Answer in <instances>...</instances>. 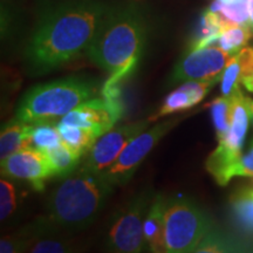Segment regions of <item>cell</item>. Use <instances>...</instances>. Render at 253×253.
<instances>
[{
  "mask_svg": "<svg viewBox=\"0 0 253 253\" xmlns=\"http://www.w3.org/2000/svg\"><path fill=\"white\" fill-rule=\"evenodd\" d=\"M108 7L101 0H66L48 9L27 46L32 69L49 72L86 52Z\"/></svg>",
  "mask_w": 253,
  "mask_h": 253,
  "instance_id": "6da1fadb",
  "label": "cell"
},
{
  "mask_svg": "<svg viewBox=\"0 0 253 253\" xmlns=\"http://www.w3.org/2000/svg\"><path fill=\"white\" fill-rule=\"evenodd\" d=\"M122 114V102L110 101L101 96L100 99H90L81 103L60 119L59 122L89 129L99 138L104 132L114 128Z\"/></svg>",
  "mask_w": 253,
  "mask_h": 253,
  "instance_id": "8fae6325",
  "label": "cell"
},
{
  "mask_svg": "<svg viewBox=\"0 0 253 253\" xmlns=\"http://www.w3.org/2000/svg\"><path fill=\"white\" fill-rule=\"evenodd\" d=\"M166 199L162 195L154 196L144 219V238L151 252H167Z\"/></svg>",
  "mask_w": 253,
  "mask_h": 253,
  "instance_id": "4fadbf2b",
  "label": "cell"
},
{
  "mask_svg": "<svg viewBox=\"0 0 253 253\" xmlns=\"http://www.w3.org/2000/svg\"><path fill=\"white\" fill-rule=\"evenodd\" d=\"M62 143L61 135L54 122L33 123L31 134V148L48 151Z\"/></svg>",
  "mask_w": 253,
  "mask_h": 253,
  "instance_id": "44dd1931",
  "label": "cell"
},
{
  "mask_svg": "<svg viewBox=\"0 0 253 253\" xmlns=\"http://www.w3.org/2000/svg\"><path fill=\"white\" fill-rule=\"evenodd\" d=\"M46 153L48 155L53 172L56 177H67L68 175H72L73 171L77 169L81 158L80 155L73 151L63 142Z\"/></svg>",
  "mask_w": 253,
  "mask_h": 253,
  "instance_id": "ffe728a7",
  "label": "cell"
},
{
  "mask_svg": "<svg viewBox=\"0 0 253 253\" xmlns=\"http://www.w3.org/2000/svg\"><path fill=\"white\" fill-rule=\"evenodd\" d=\"M210 107L217 140L220 141L221 138L225 137L231 125L233 108L232 95L231 96H224V95H221L220 97H217V99H214L210 103Z\"/></svg>",
  "mask_w": 253,
  "mask_h": 253,
  "instance_id": "7402d4cb",
  "label": "cell"
},
{
  "mask_svg": "<svg viewBox=\"0 0 253 253\" xmlns=\"http://www.w3.org/2000/svg\"><path fill=\"white\" fill-rule=\"evenodd\" d=\"M154 196L141 192L116 212L110 221L106 238L108 251L118 253H138L144 251V219Z\"/></svg>",
  "mask_w": 253,
  "mask_h": 253,
  "instance_id": "8992f818",
  "label": "cell"
},
{
  "mask_svg": "<svg viewBox=\"0 0 253 253\" xmlns=\"http://www.w3.org/2000/svg\"><path fill=\"white\" fill-rule=\"evenodd\" d=\"M181 119H170L147 129L126 144L118 160L107 170L106 176L114 185H125L156 144L175 126Z\"/></svg>",
  "mask_w": 253,
  "mask_h": 253,
  "instance_id": "52a82bcc",
  "label": "cell"
},
{
  "mask_svg": "<svg viewBox=\"0 0 253 253\" xmlns=\"http://www.w3.org/2000/svg\"><path fill=\"white\" fill-rule=\"evenodd\" d=\"M1 176L25 181L36 191H42L45 182L54 172L47 153L37 148H25L1 160Z\"/></svg>",
  "mask_w": 253,
  "mask_h": 253,
  "instance_id": "30bf717a",
  "label": "cell"
},
{
  "mask_svg": "<svg viewBox=\"0 0 253 253\" xmlns=\"http://www.w3.org/2000/svg\"><path fill=\"white\" fill-rule=\"evenodd\" d=\"M235 177H253V142L245 155H242L235 168Z\"/></svg>",
  "mask_w": 253,
  "mask_h": 253,
  "instance_id": "4316f807",
  "label": "cell"
},
{
  "mask_svg": "<svg viewBox=\"0 0 253 253\" xmlns=\"http://www.w3.org/2000/svg\"><path fill=\"white\" fill-rule=\"evenodd\" d=\"M242 84L245 87L246 90H249L250 93H253V69L249 73V74L243 77Z\"/></svg>",
  "mask_w": 253,
  "mask_h": 253,
  "instance_id": "83f0119b",
  "label": "cell"
},
{
  "mask_svg": "<svg viewBox=\"0 0 253 253\" xmlns=\"http://www.w3.org/2000/svg\"><path fill=\"white\" fill-rule=\"evenodd\" d=\"M211 229L202 209L186 198L166 202V240L168 253L195 252Z\"/></svg>",
  "mask_w": 253,
  "mask_h": 253,
  "instance_id": "5b68a950",
  "label": "cell"
},
{
  "mask_svg": "<svg viewBox=\"0 0 253 253\" xmlns=\"http://www.w3.org/2000/svg\"><path fill=\"white\" fill-rule=\"evenodd\" d=\"M233 55L217 46L189 50L176 63L169 78V84L188 81L218 82L221 80L223 73Z\"/></svg>",
  "mask_w": 253,
  "mask_h": 253,
  "instance_id": "ba28073f",
  "label": "cell"
},
{
  "mask_svg": "<svg viewBox=\"0 0 253 253\" xmlns=\"http://www.w3.org/2000/svg\"><path fill=\"white\" fill-rule=\"evenodd\" d=\"M216 81H188L181 87L172 90L164 100L160 109L149 120L151 122L164 116L192 108L207 96L209 90L216 84Z\"/></svg>",
  "mask_w": 253,
  "mask_h": 253,
  "instance_id": "7c38bea8",
  "label": "cell"
},
{
  "mask_svg": "<svg viewBox=\"0 0 253 253\" xmlns=\"http://www.w3.org/2000/svg\"><path fill=\"white\" fill-rule=\"evenodd\" d=\"M250 184L253 185V177H251V183H250Z\"/></svg>",
  "mask_w": 253,
  "mask_h": 253,
  "instance_id": "1f68e13d",
  "label": "cell"
},
{
  "mask_svg": "<svg viewBox=\"0 0 253 253\" xmlns=\"http://www.w3.org/2000/svg\"><path fill=\"white\" fill-rule=\"evenodd\" d=\"M226 249H229V246L226 245L225 239H223L219 235L214 233L213 230H211L204 237L195 252H224L227 251Z\"/></svg>",
  "mask_w": 253,
  "mask_h": 253,
  "instance_id": "484cf974",
  "label": "cell"
},
{
  "mask_svg": "<svg viewBox=\"0 0 253 253\" xmlns=\"http://www.w3.org/2000/svg\"><path fill=\"white\" fill-rule=\"evenodd\" d=\"M242 79L243 68L236 53V54L232 56V59H231L229 65L226 66L225 71L223 73V77H221V95H224V96H231L235 91L240 89Z\"/></svg>",
  "mask_w": 253,
  "mask_h": 253,
  "instance_id": "603a6c76",
  "label": "cell"
},
{
  "mask_svg": "<svg viewBox=\"0 0 253 253\" xmlns=\"http://www.w3.org/2000/svg\"><path fill=\"white\" fill-rule=\"evenodd\" d=\"M14 1H17V0H1V6L8 5V4H11V2H14Z\"/></svg>",
  "mask_w": 253,
  "mask_h": 253,
  "instance_id": "4dcf8cb0",
  "label": "cell"
},
{
  "mask_svg": "<svg viewBox=\"0 0 253 253\" xmlns=\"http://www.w3.org/2000/svg\"><path fill=\"white\" fill-rule=\"evenodd\" d=\"M113 188L114 184L104 172L81 168L52 192L45 214L23 233L26 236L60 235L89 226L99 216Z\"/></svg>",
  "mask_w": 253,
  "mask_h": 253,
  "instance_id": "3957f363",
  "label": "cell"
},
{
  "mask_svg": "<svg viewBox=\"0 0 253 253\" xmlns=\"http://www.w3.org/2000/svg\"><path fill=\"white\" fill-rule=\"evenodd\" d=\"M17 205V189L8 178L2 177L0 181V220H7L15 212Z\"/></svg>",
  "mask_w": 253,
  "mask_h": 253,
  "instance_id": "cb8c5ba5",
  "label": "cell"
},
{
  "mask_svg": "<svg viewBox=\"0 0 253 253\" xmlns=\"http://www.w3.org/2000/svg\"><path fill=\"white\" fill-rule=\"evenodd\" d=\"M33 123H26L14 118L5 123L0 134V157L1 160L17 151L31 148V134Z\"/></svg>",
  "mask_w": 253,
  "mask_h": 253,
  "instance_id": "5bb4252c",
  "label": "cell"
},
{
  "mask_svg": "<svg viewBox=\"0 0 253 253\" xmlns=\"http://www.w3.org/2000/svg\"><path fill=\"white\" fill-rule=\"evenodd\" d=\"M147 20L134 2L109 6L86 53L97 67L109 73L104 84L121 86L137 68L147 41Z\"/></svg>",
  "mask_w": 253,
  "mask_h": 253,
  "instance_id": "7a4b0ae2",
  "label": "cell"
},
{
  "mask_svg": "<svg viewBox=\"0 0 253 253\" xmlns=\"http://www.w3.org/2000/svg\"><path fill=\"white\" fill-rule=\"evenodd\" d=\"M150 122L149 119L142 120L121 126H114L104 132L91 145L81 168L95 172H106L118 160L126 144L141 132L147 130Z\"/></svg>",
  "mask_w": 253,
  "mask_h": 253,
  "instance_id": "9c48e42d",
  "label": "cell"
},
{
  "mask_svg": "<svg viewBox=\"0 0 253 253\" xmlns=\"http://www.w3.org/2000/svg\"><path fill=\"white\" fill-rule=\"evenodd\" d=\"M56 126H58L63 143L81 157L89 151L91 145L97 140V136L89 129L62 125L60 122L56 123Z\"/></svg>",
  "mask_w": 253,
  "mask_h": 253,
  "instance_id": "2e32d148",
  "label": "cell"
},
{
  "mask_svg": "<svg viewBox=\"0 0 253 253\" xmlns=\"http://www.w3.org/2000/svg\"><path fill=\"white\" fill-rule=\"evenodd\" d=\"M249 13H250V26L253 30V0H249Z\"/></svg>",
  "mask_w": 253,
  "mask_h": 253,
  "instance_id": "f546056e",
  "label": "cell"
},
{
  "mask_svg": "<svg viewBox=\"0 0 253 253\" xmlns=\"http://www.w3.org/2000/svg\"><path fill=\"white\" fill-rule=\"evenodd\" d=\"M231 209L233 217L240 227L248 235L253 236V185L243 186L231 198Z\"/></svg>",
  "mask_w": 253,
  "mask_h": 253,
  "instance_id": "9a60e30c",
  "label": "cell"
},
{
  "mask_svg": "<svg viewBox=\"0 0 253 253\" xmlns=\"http://www.w3.org/2000/svg\"><path fill=\"white\" fill-rule=\"evenodd\" d=\"M26 236V235H25ZM28 246L26 252L32 253H68L78 251V246L69 239L56 235L26 236Z\"/></svg>",
  "mask_w": 253,
  "mask_h": 253,
  "instance_id": "ac0fdd59",
  "label": "cell"
},
{
  "mask_svg": "<svg viewBox=\"0 0 253 253\" xmlns=\"http://www.w3.org/2000/svg\"><path fill=\"white\" fill-rule=\"evenodd\" d=\"M96 91L94 82L84 78H66L38 84L24 95L15 118L26 123L55 122L93 99Z\"/></svg>",
  "mask_w": 253,
  "mask_h": 253,
  "instance_id": "277c9868",
  "label": "cell"
},
{
  "mask_svg": "<svg viewBox=\"0 0 253 253\" xmlns=\"http://www.w3.org/2000/svg\"><path fill=\"white\" fill-rule=\"evenodd\" d=\"M253 36V30L251 26L245 25H232L226 27L220 33L216 45L223 50L231 54H236L240 49L246 47L248 42Z\"/></svg>",
  "mask_w": 253,
  "mask_h": 253,
  "instance_id": "d6986e66",
  "label": "cell"
},
{
  "mask_svg": "<svg viewBox=\"0 0 253 253\" xmlns=\"http://www.w3.org/2000/svg\"><path fill=\"white\" fill-rule=\"evenodd\" d=\"M209 9L219 13L230 25L250 26L249 0H213Z\"/></svg>",
  "mask_w": 253,
  "mask_h": 253,
  "instance_id": "e0dca14e",
  "label": "cell"
},
{
  "mask_svg": "<svg viewBox=\"0 0 253 253\" xmlns=\"http://www.w3.org/2000/svg\"><path fill=\"white\" fill-rule=\"evenodd\" d=\"M27 246L28 238L24 233L5 236L0 240V252L1 253L26 252Z\"/></svg>",
  "mask_w": 253,
  "mask_h": 253,
  "instance_id": "d4e9b609",
  "label": "cell"
},
{
  "mask_svg": "<svg viewBox=\"0 0 253 253\" xmlns=\"http://www.w3.org/2000/svg\"><path fill=\"white\" fill-rule=\"evenodd\" d=\"M246 104H248V108L250 112V118H251V121L253 122V99L246 96Z\"/></svg>",
  "mask_w": 253,
  "mask_h": 253,
  "instance_id": "f1b7e54d",
  "label": "cell"
}]
</instances>
